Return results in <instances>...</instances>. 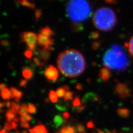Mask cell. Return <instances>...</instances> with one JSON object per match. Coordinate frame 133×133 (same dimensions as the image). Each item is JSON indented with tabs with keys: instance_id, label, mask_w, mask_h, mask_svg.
Returning <instances> with one entry per match:
<instances>
[{
	"instance_id": "6da1fadb",
	"label": "cell",
	"mask_w": 133,
	"mask_h": 133,
	"mask_svg": "<svg viewBox=\"0 0 133 133\" xmlns=\"http://www.w3.org/2000/svg\"><path fill=\"white\" fill-rule=\"evenodd\" d=\"M58 68L64 76L75 78L85 69L86 62L82 54L76 49H69L61 53L57 60Z\"/></svg>"
},
{
	"instance_id": "7a4b0ae2",
	"label": "cell",
	"mask_w": 133,
	"mask_h": 133,
	"mask_svg": "<svg viewBox=\"0 0 133 133\" xmlns=\"http://www.w3.org/2000/svg\"><path fill=\"white\" fill-rule=\"evenodd\" d=\"M103 63L108 69L122 72L129 66L130 60L120 45L113 44L105 52L103 57Z\"/></svg>"
},
{
	"instance_id": "3957f363",
	"label": "cell",
	"mask_w": 133,
	"mask_h": 133,
	"mask_svg": "<svg viewBox=\"0 0 133 133\" xmlns=\"http://www.w3.org/2000/svg\"><path fill=\"white\" fill-rule=\"evenodd\" d=\"M66 12L73 23L82 24L92 14V5L89 0H69L66 4Z\"/></svg>"
},
{
	"instance_id": "277c9868",
	"label": "cell",
	"mask_w": 133,
	"mask_h": 133,
	"mask_svg": "<svg viewBox=\"0 0 133 133\" xmlns=\"http://www.w3.org/2000/svg\"><path fill=\"white\" fill-rule=\"evenodd\" d=\"M93 23L98 30L108 32L113 30L117 23L114 11L108 7H102L94 12Z\"/></svg>"
},
{
	"instance_id": "5b68a950",
	"label": "cell",
	"mask_w": 133,
	"mask_h": 133,
	"mask_svg": "<svg viewBox=\"0 0 133 133\" xmlns=\"http://www.w3.org/2000/svg\"><path fill=\"white\" fill-rule=\"evenodd\" d=\"M21 42L26 43L28 49L34 52L36 48L37 42V35L33 32H24L20 35Z\"/></svg>"
},
{
	"instance_id": "8992f818",
	"label": "cell",
	"mask_w": 133,
	"mask_h": 133,
	"mask_svg": "<svg viewBox=\"0 0 133 133\" xmlns=\"http://www.w3.org/2000/svg\"><path fill=\"white\" fill-rule=\"evenodd\" d=\"M37 42L40 46L49 50V51H52L53 49L52 44L54 43V39L52 38H50L39 33L37 35Z\"/></svg>"
},
{
	"instance_id": "52a82bcc",
	"label": "cell",
	"mask_w": 133,
	"mask_h": 133,
	"mask_svg": "<svg viewBox=\"0 0 133 133\" xmlns=\"http://www.w3.org/2000/svg\"><path fill=\"white\" fill-rule=\"evenodd\" d=\"M44 75L48 81L55 82L58 79L59 77V72L55 66L49 65L44 70Z\"/></svg>"
},
{
	"instance_id": "ba28073f",
	"label": "cell",
	"mask_w": 133,
	"mask_h": 133,
	"mask_svg": "<svg viewBox=\"0 0 133 133\" xmlns=\"http://www.w3.org/2000/svg\"><path fill=\"white\" fill-rule=\"evenodd\" d=\"M115 91L116 94L122 99H125L131 96V91L128 87L124 83H119L115 85Z\"/></svg>"
},
{
	"instance_id": "9c48e42d",
	"label": "cell",
	"mask_w": 133,
	"mask_h": 133,
	"mask_svg": "<svg viewBox=\"0 0 133 133\" xmlns=\"http://www.w3.org/2000/svg\"><path fill=\"white\" fill-rule=\"evenodd\" d=\"M50 56H51V51L47 49L42 48L37 50V57L44 64L47 63Z\"/></svg>"
},
{
	"instance_id": "30bf717a",
	"label": "cell",
	"mask_w": 133,
	"mask_h": 133,
	"mask_svg": "<svg viewBox=\"0 0 133 133\" xmlns=\"http://www.w3.org/2000/svg\"><path fill=\"white\" fill-rule=\"evenodd\" d=\"M99 77L103 82H107L110 80L111 78V73L109 69L106 67L100 69L99 72Z\"/></svg>"
},
{
	"instance_id": "8fae6325",
	"label": "cell",
	"mask_w": 133,
	"mask_h": 133,
	"mask_svg": "<svg viewBox=\"0 0 133 133\" xmlns=\"http://www.w3.org/2000/svg\"><path fill=\"white\" fill-rule=\"evenodd\" d=\"M98 101V95L94 93H87L82 99V103L83 104L89 102H97Z\"/></svg>"
},
{
	"instance_id": "7c38bea8",
	"label": "cell",
	"mask_w": 133,
	"mask_h": 133,
	"mask_svg": "<svg viewBox=\"0 0 133 133\" xmlns=\"http://www.w3.org/2000/svg\"><path fill=\"white\" fill-rule=\"evenodd\" d=\"M22 74L23 77L25 78V79L27 80L30 79L33 77V75H34L33 70L29 66H25L22 69Z\"/></svg>"
},
{
	"instance_id": "4fadbf2b",
	"label": "cell",
	"mask_w": 133,
	"mask_h": 133,
	"mask_svg": "<svg viewBox=\"0 0 133 133\" xmlns=\"http://www.w3.org/2000/svg\"><path fill=\"white\" fill-rule=\"evenodd\" d=\"M10 90L12 94L11 98L14 99L16 102H18L22 97L23 93L21 91L17 89L16 88H14V87H11Z\"/></svg>"
},
{
	"instance_id": "5bb4252c",
	"label": "cell",
	"mask_w": 133,
	"mask_h": 133,
	"mask_svg": "<svg viewBox=\"0 0 133 133\" xmlns=\"http://www.w3.org/2000/svg\"><path fill=\"white\" fill-rule=\"evenodd\" d=\"M30 133H48V130L43 125H39L29 130Z\"/></svg>"
},
{
	"instance_id": "9a60e30c",
	"label": "cell",
	"mask_w": 133,
	"mask_h": 133,
	"mask_svg": "<svg viewBox=\"0 0 133 133\" xmlns=\"http://www.w3.org/2000/svg\"><path fill=\"white\" fill-rule=\"evenodd\" d=\"M15 2L19 5L32 8V9L35 8V4L30 0H16Z\"/></svg>"
},
{
	"instance_id": "2e32d148",
	"label": "cell",
	"mask_w": 133,
	"mask_h": 133,
	"mask_svg": "<svg viewBox=\"0 0 133 133\" xmlns=\"http://www.w3.org/2000/svg\"><path fill=\"white\" fill-rule=\"evenodd\" d=\"M40 33L41 35L50 37V38H51L52 36L55 35V32H54L51 30V28L48 26H45V27L42 28L41 30V32H40Z\"/></svg>"
},
{
	"instance_id": "e0dca14e",
	"label": "cell",
	"mask_w": 133,
	"mask_h": 133,
	"mask_svg": "<svg viewBox=\"0 0 133 133\" xmlns=\"http://www.w3.org/2000/svg\"><path fill=\"white\" fill-rule=\"evenodd\" d=\"M1 95L3 99L4 100H8L11 98L12 94L11 90L8 88H5L1 90Z\"/></svg>"
},
{
	"instance_id": "ac0fdd59",
	"label": "cell",
	"mask_w": 133,
	"mask_h": 133,
	"mask_svg": "<svg viewBox=\"0 0 133 133\" xmlns=\"http://www.w3.org/2000/svg\"><path fill=\"white\" fill-rule=\"evenodd\" d=\"M53 122L55 124V127L58 128L61 127L63 123V119L60 115H56L53 119Z\"/></svg>"
},
{
	"instance_id": "d6986e66",
	"label": "cell",
	"mask_w": 133,
	"mask_h": 133,
	"mask_svg": "<svg viewBox=\"0 0 133 133\" xmlns=\"http://www.w3.org/2000/svg\"><path fill=\"white\" fill-rule=\"evenodd\" d=\"M58 95L57 94L56 91H55L54 90H50L49 93V98L50 101H51L53 103H56L58 101Z\"/></svg>"
},
{
	"instance_id": "ffe728a7",
	"label": "cell",
	"mask_w": 133,
	"mask_h": 133,
	"mask_svg": "<svg viewBox=\"0 0 133 133\" xmlns=\"http://www.w3.org/2000/svg\"><path fill=\"white\" fill-rule=\"evenodd\" d=\"M28 112V106H27V105L26 104H22L20 106V108H19V110L18 111V114L22 116H24L27 115V113Z\"/></svg>"
},
{
	"instance_id": "44dd1931",
	"label": "cell",
	"mask_w": 133,
	"mask_h": 133,
	"mask_svg": "<svg viewBox=\"0 0 133 133\" xmlns=\"http://www.w3.org/2000/svg\"><path fill=\"white\" fill-rule=\"evenodd\" d=\"M71 27L72 30L74 32H80L83 30L84 27L81 23H72Z\"/></svg>"
},
{
	"instance_id": "7402d4cb",
	"label": "cell",
	"mask_w": 133,
	"mask_h": 133,
	"mask_svg": "<svg viewBox=\"0 0 133 133\" xmlns=\"http://www.w3.org/2000/svg\"><path fill=\"white\" fill-rule=\"evenodd\" d=\"M125 46L128 48L129 52L133 57V36L131 37L129 41L127 43H125Z\"/></svg>"
},
{
	"instance_id": "603a6c76",
	"label": "cell",
	"mask_w": 133,
	"mask_h": 133,
	"mask_svg": "<svg viewBox=\"0 0 133 133\" xmlns=\"http://www.w3.org/2000/svg\"><path fill=\"white\" fill-rule=\"evenodd\" d=\"M19 108H20V106L19 105V104H18L17 103H16V102H12V105H11L10 111L12 113L14 114H17L19 110Z\"/></svg>"
},
{
	"instance_id": "cb8c5ba5",
	"label": "cell",
	"mask_w": 133,
	"mask_h": 133,
	"mask_svg": "<svg viewBox=\"0 0 133 133\" xmlns=\"http://www.w3.org/2000/svg\"><path fill=\"white\" fill-rule=\"evenodd\" d=\"M117 113L121 117L127 118L129 115V110L125 108H122L118 110Z\"/></svg>"
},
{
	"instance_id": "d4e9b609",
	"label": "cell",
	"mask_w": 133,
	"mask_h": 133,
	"mask_svg": "<svg viewBox=\"0 0 133 133\" xmlns=\"http://www.w3.org/2000/svg\"><path fill=\"white\" fill-rule=\"evenodd\" d=\"M66 92V90L63 87H59V88H58L56 90V93L58 95V97L61 98L64 97V95Z\"/></svg>"
},
{
	"instance_id": "484cf974",
	"label": "cell",
	"mask_w": 133,
	"mask_h": 133,
	"mask_svg": "<svg viewBox=\"0 0 133 133\" xmlns=\"http://www.w3.org/2000/svg\"><path fill=\"white\" fill-rule=\"evenodd\" d=\"M73 92L71 91H66L64 97V99L65 101H71L73 99Z\"/></svg>"
},
{
	"instance_id": "4316f807",
	"label": "cell",
	"mask_w": 133,
	"mask_h": 133,
	"mask_svg": "<svg viewBox=\"0 0 133 133\" xmlns=\"http://www.w3.org/2000/svg\"><path fill=\"white\" fill-rule=\"evenodd\" d=\"M82 105V103L81 102L80 98L79 97H76L74 98L73 100V101L72 102V106L73 108H77L79 106H81Z\"/></svg>"
},
{
	"instance_id": "83f0119b",
	"label": "cell",
	"mask_w": 133,
	"mask_h": 133,
	"mask_svg": "<svg viewBox=\"0 0 133 133\" xmlns=\"http://www.w3.org/2000/svg\"><path fill=\"white\" fill-rule=\"evenodd\" d=\"M28 113L31 114H35L37 111V107L33 104L30 103L28 105Z\"/></svg>"
},
{
	"instance_id": "f1b7e54d",
	"label": "cell",
	"mask_w": 133,
	"mask_h": 133,
	"mask_svg": "<svg viewBox=\"0 0 133 133\" xmlns=\"http://www.w3.org/2000/svg\"><path fill=\"white\" fill-rule=\"evenodd\" d=\"M6 116L7 122H10L12 120H14L15 118H16L15 115L12 113V112L10 110H8L6 112Z\"/></svg>"
},
{
	"instance_id": "f546056e",
	"label": "cell",
	"mask_w": 133,
	"mask_h": 133,
	"mask_svg": "<svg viewBox=\"0 0 133 133\" xmlns=\"http://www.w3.org/2000/svg\"><path fill=\"white\" fill-rule=\"evenodd\" d=\"M77 131L79 133H85V129L84 127L82 124H78L76 125Z\"/></svg>"
},
{
	"instance_id": "4dcf8cb0",
	"label": "cell",
	"mask_w": 133,
	"mask_h": 133,
	"mask_svg": "<svg viewBox=\"0 0 133 133\" xmlns=\"http://www.w3.org/2000/svg\"><path fill=\"white\" fill-rule=\"evenodd\" d=\"M32 119V116L28 115V114L26 115L21 116V118H19L20 121L21 122V123L22 122H27L31 121Z\"/></svg>"
},
{
	"instance_id": "1f68e13d",
	"label": "cell",
	"mask_w": 133,
	"mask_h": 133,
	"mask_svg": "<svg viewBox=\"0 0 133 133\" xmlns=\"http://www.w3.org/2000/svg\"><path fill=\"white\" fill-rule=\"evenodd\" d=\"M33 62H34V63L36 64V66H39V67H43V66L44 65V64L42 62L38 57H35L33 58Z\"/></svg>"
},
{
	"instance_id": "d6a6232c",
	"label": "cell",
	"mask_w": 133,
	"mask_h": 133,
	"mask_svg": "<svg viewBox=\"0 0 133 133\" xmlns=\"http://www.w3.org/2000/svg\"><path fill=\"white\" fill-rule=\"evenodd\" d=\"M24 55L28 59H31L33 55V52L31 49H28L24 53Z\"/></svg>"
},
{
	"instance_id": "836d02e7",
	"label": "cell",
	"mask_w": 133,
	"mask_h": 133,
	"mask_svg": "<svg viewBox=\"0 0 133 133\" xmlns=\"http://www.w3.org/2000/svg\"><path fill=\"white\" fill-rule=\"evenodd\" d=\"M101 43H102L101 41H95L92 43L91 47H92V48L94 50H97L99 49L100 46H101Z\"/></svg>"
},
{
	"instance_id": "e575fe53",
	"label": "cell",
	"mask_w": 133,
	"mask_h": 133,
	"mask_svg": "<svg viewBox=\"0 0 133 133\" xmlns=\"http://www.w3.org/2000/svg\"><path fill=\"white\" fill-rule=\"evenodd\" d=\"M85 109V105H81L77 108H73V110L74 111L77 112V113H81L82 111H84Z\"/></svg>"
},
{
	"instance_id": "d590c367",
	"label": "cell",
	"mask_w": 133,
	"mask_h": 133,
	"mask_svg": "<svg viewBox=\"0 0 133 133\" xmlns=\"http://www.w3.org/2000/svg\"><path fill=\"white\" fill-rule=\"evenodd\" d=\"M99 35L98 32H93L90 33L89 36V38L92 39H97L99 38Z\"/></svg>"
},
{
	"instance_id": "8d00e7d4",
	"label": "cell",
	"mask_w": 133,
	"mask_h": 133,
	"mask_svg": "<svg viewBox=\"0 0 133 133\" xmlns=\"http://www.w3.org/2000/svg\"><path fill=\"white\" fill-rule=\"evenodd\" d=\"M66 128L68 133H77L76 128L74 127L68 125L67 127H66Z\"/></svg>"
},
{
	"instance_id": "74e56055",
	"label": "cell",
	"mask_w": 133,
	"mask_h": 133,
	"mask_svg": "<svg viewBox=\"0 0 133 133\" xmlns=\"http://www.w3.org/2000/svg\"><path fill=\"white\" fill-rule=\"evenodd\" d=\"M42 15V12L40 9H36L35 11V17L37 20H38Z\"/></svg>"
},
{
	"instance_id": "f35d334b",
	"label": "cell",
	"mask_w": 133,
	"mask_h": 133,
	"mask_svg": "<svg viewBox=\"0 0 133 133\" xmlns=\"http://www.w3.org/2000/svg\"><path fill=\"white\" fill-rule=\"evenodd\" d=\"M56 109L57 110H58L59 111H66V107L63 106V105H61L60 104H57L55 105Z\"/></svg>"
},
{
	"instance_id": "ab89813d",
	"label": "cell",
	"mask_w": 133,
	"mask_h": 133,
	"mask_svg": "<svg viewBox=\"0 0 133 133\" xmlns=\"http://www.w3.org/2000/svg\"><path fill=\"white\" fill-rule=\"evenodd\" d=\"M5 129L6 130H8V131L11 130L12 129H13V127H12V123H10L9 122H7L5 124Z\"/></svg>"
},
{
	"instance_id": "60d3db41",
	"label": "cell",
	"mask_w": 133,
	"mask_h": 133,
	"mask_svg": "<svg viewBox=\"0 0 133 133\" xmlns=\"http://www.w3.org/2000/svg\"><path fill=\"white\" fill-rule=\"evenodd\" d=\"M1 44L3 45V46L5 48H7V47H9V42H8V41L6 40V39H3L1 41Z\"/></svg>"
},
{
	"instance_id": "b9f144b4",
	"label": "cell",
	"mask_w": 133,
	"mask_h": 133,
	"mask_svg": "<svg viewBox=\"0 0 133 133\" xmlns=\"http://www.w3.org/2000/svg\"><path fill=\"white\" fill-rule=\"evenodd\" d=\"M21 127H22L23 128H25V129H30V125L27 123V122H22L21 123Z\"/></svg>"
},
{
	"instance_id": "7bdbcfd3",
	"label": "cell",
	"mask_w": 133,
	"mask_h": 133,
	"mask_svg": "<svg viewBox=\"0 0 133 133\" xmlns=\"http://www.w3.org/2000/svg\"><path fill=\"white\" fill-rule=\"evenodd\" d=\"M28 80L27 79H22L20 81L19 83V85L21 87H26L27 84Z\"/></svg>"
},
{
	"instance_id": "ee69618b",
	"label": "cell",
	"mask_w": 133,
	"mask_h": 133,
	"mask_svg": "<svg viewBox=\"0 0 133 133\" xmlns=\"http://www.w3.org/2000/svg\"><path fill=\"white\" fill-rule=\"evenodd\" d=\"M87 127L89 129H93L95 127V125L92 121H89L87 123Z\"/></svg>"
},
{
	"instance_id": "f6af8a7d",
	"label": "cell",
	"mask_w": 133,
	"mask_h": 133,
	"mask_svg": "<svg viewBox=\"0 0 133 133\" xmlns=\"http://www.w3.org/2000/svg\"><path fill=\"white\" fill-rule=\"evenodd\" d=\"M62 116H63V118L64 119H68L69 116H70V114L69 113H68V112L67 111H65L64 112V113H63V114H62Z\"/></svg>"
},
{
	"instance_id": "bcb514c9",
	"label": "cell",
	"mask_w": 133,
	"mask_h": 133,
	"mask_svg": "<svg viewBox=\"0 0 133 133\" xmlns=\"http://www.w3.org/2000/svg\"><path fill=\"white\" fill-rule=\"evenodd\" d=\"M59 133H68L67 130H66V127H64L62 128L61 129L60 132Z\"/></svg>"
},
{
	"instance_id": "7dc6e473",
	"label": "cell",
	"mask_w": 133,
	"mask_h": 133,
	"mask_svg": "<svg viewBox=\"0 0 133 133\" xmlns=\"http://www.w3.org/2000/svg\"><path fill=\"white\" fill-rule=\"evenodd\" d=\"M11 105H12V102H11L10 101H7L6 103V106L8 108V109H10V108H11Z\"/></svg>"
},
{
	"instance_id": "c3c4849f",
	"label": "cell",
	"mask_w": 133,
	"mask_h": 133,
	"mask_svg": "<svg viewBox=\"0 0 133 133\" xmlns=\"http://www.w3.org/2000/svg\"><path fill=\"white\" fill-rule=\"evenodd\" d=\"M105 2L108 3L115 4L116 2V0H105Z\"/></svg>"
},
{
	"instance_id": "681fc988",
	"label": "cell",
	"mask_w": 133,
	"mask_h": 133,
	"mask_svg": "<svg viewBox=\"0 0 133 133\" xmlns=\"http://www.w3.org/2000/svg\"><path fill=\"white\" fill-rule=\"evenodd\" d=\"M76 88L79 90H81L83 89V86L81 84H77L76 85Z\"/></svg>"
},
{
	"instance_id": "f907efd6",
	"label": "cell",
	"mask_w": 133,
	"mask_h": 133,
	"mask_svg": "<svg viewBox=\"0 0 133 133\" xmlns=\"http://www.w3.org/2000/svg\"><path fill=\"white\" fill-rule=\"evenodd\" d=\"M12 127H13V129H16L17 127V126H18V124H17L15 122H12Z\"/></svg>"
},
{
	"instance_id": "816d5d0a",
	"label": "cell",
	"mask_w": 133,
	"mask_h": 133,
	"mask_svg": "<svg viewBox=\"0 0 133 133\" xmlns=\"http://www.w3.org/2000/svg\"><path fill=\"white\" fill-rule=\"evenodd\" d=\"M6 88V85L5 84H3V83H2V84H1V85H0V89H1V90L4 89Z\"/></svg>"
},
{
	"instance_id": "f5cc1de1",
	"label": "cell",
	"mask_w": 133,
	"mask_h": 133,
	"mask_svg": "<svg viewBox=\"0 0 133 133\" xmlns=\"http://www.w3.org/2000/svg\"><path fill=\"white\" fill-rule=\"evenodd\" d=\"M5 105H6V103L4 102H1V103H0V107H1V108L3 107Z\"/></svg>"
},
{
	"instance_id": "db71d44e",
	"label": "cell",
	"mask_w": 133,
	"mask_h": 133,
	"mask_svg": "<svg viewBox=\"0 0 133 133\" xmlns=\"http://www.w3.org/2000/svg\"><path fill=\"white\" fill-rule=\"evenodd\" d=\"M14 122H17V123H18L19 122V119L18 118V117H17V116H16V118L14 119Z\"/></svg>"
},
{
	"instance_id": "11a10c76",
	"label": "cell",
	"mask_w": 133,
	"mask_h": 133,
	"mask_svg": "<svg viewBox=\"0 0 133 133\" xmlns=\"http://www.w3.org/2000/svg\"><path fill=\"white\" fill-rule=\"evenodd\" d=\"M97 131H98V133H105L103 131H102V130L99 129H97Z\"/></svg>"
},
{
	"instance_id": "9f6ffc18",
	"label": "cell",
	"mask_w": 133,
	"mask_h": 133,
	"mask_svg": "<svg viewBox=\"0 0 133 133\" xmlns=\"http://www.w3.org/2000/svg\"><path fill=\"white\" fill-rule=\"evenodd\" d=\"M0 133H7V130L5 129H2L1 132H0Z\"/></svg>"
},
{
	"instance_id": "6f0895ef",
	"label": "cell",
	"mask_w": 133,
	"mask_h": 133,
	"mask_svg": "<svg viewBox=\"0 0 133 133\" xmlns=\"http://www.w3.org/2000/svg\"><path fill=\"white\" fill-rule=\"evenodd\" d=\"M22 133H28V131L27 130H23L22 131Z\"/></svg>"
},
{
	"instance_id": "680465c9",
	"label": "cell",
	"mask_w": 133,
	"mask_h": 133,
	"mask_svg": "<svg viewBox=\"0 0 133 133\" xmlns=\"http://www.w3.org/2000/svg\"><path fill=\"white\" fill-rule=\"evenodd\" d=\"M7 133H8V132H7ZM9 133H10V132H9Z\"/></svg>"
}]
</instances>
